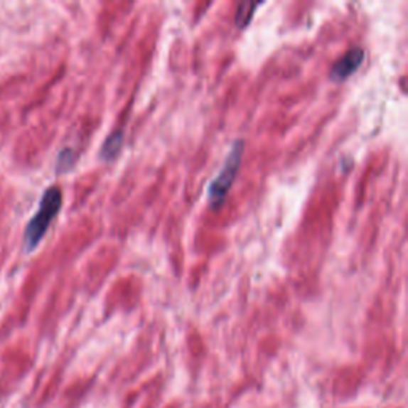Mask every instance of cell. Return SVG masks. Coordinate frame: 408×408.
Listing matches in <instances>:
<instances>
[{"instance_id":"277c9868","label":"cell","mask_w":408,"mask_h":408,"mask_svg":"<svg viewBox=\"0 0 408 408\" xmlns=\"http://www.w3.org/2000/svg\"><path fill=\"white\" fill-rule=\"evenodd\" d=\"M123 141H124V133L123 129H117L114 133L107 136V139L104 141L102 147H101V152L100 156L102 158L104 161H114L115 158L120 154V150L123 147Z\"/></svg>"},{"instance_id":"8992f818","label":"cell","mask_w":408,"mask_h":408,"mask_svg":"<svg viewBox=\"0 0 408 408\" xmlns=\"http://www.w3.org/2000/svg\"><path fill=\"white\" fill-rule=\"evenodd\" d=\"M74 160H75L74 152H72V150H64V152H61V155H59L58 169L61 171L63 166H64V171H65L68 168H70L72 164H74Z\"/></svg>"},{"instance_id":"3957f363","label":"cell","mask_w":408,"mask_h":408,"mask_svg":"<svg viewBox=\"0 0 408 408\" xmlns=\"http://www.w3.org/2000/svg\"><path fill=\"white\" fill-rule=\"evenodd\" d=\"M365 59V53L362 48H353L346 53L343 58H340L337 63L332 65L331 78L333 82H345L356 72Z\"/></svg>"},{"instance_id":"6da1fadb","label":"cell","mask_w":408,"mask_h":408,"mask_svg":"<svg viewBox=\"0 0 408 408\" xmlns=\"http://www.w3.org/2000/svg\"><path fill=\"white\" fill-rule=\"evenodd\" d=\"M63 208V192L59 187H50L42 195L38 209L34 217L29 220L24 232V247L28 252H32L41 245L43 236L47 235L51 222L59 214Z\"/></svg>"},{"instance_id":"5b68a950","label":"cell","mask_w":408,"mask_h":408,"mask_svg":"<svg viewBox=\"0 0 408 408\" xmlns=\"http://www.w3.org/2000/svg\"><path fill=\"white\" fill-rule=\"evenodd\" d=\"M260 5H263V4H255V2L240 4L238 9H236V15H235L236 26H238L240 29H246L252 21V18L255 15V10L259 9Z\"/></svg>"},{"instance_id":"7a4b0ae2","label":"cell","mask_w":408,"mask_h":408,"mask_svg":"<svg viewBox=\"0 0 408 408\" xmlns=\"http://www.w3.org/2000/svg\"><path fill=\"white\" fill-rule=\"evenodd\" d=\"M242 154H245V141H235L219 174L214 177V181L208 187V201L210 208H219L225 201L230 188L233 187L236 176L240 173Z\"/></svg>"}]
</instances>
